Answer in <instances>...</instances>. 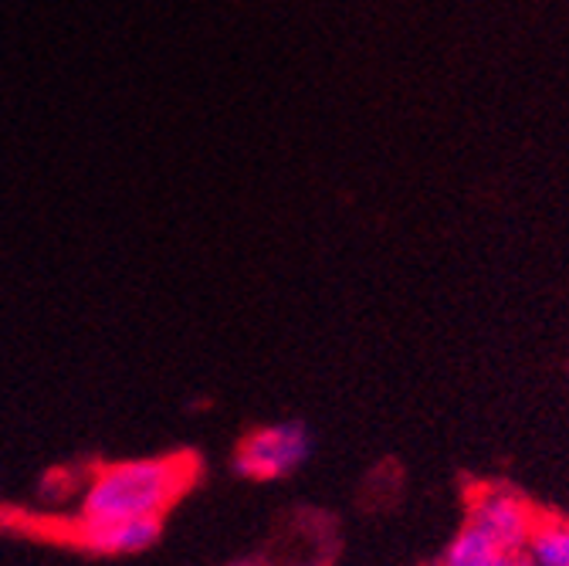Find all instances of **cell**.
I'll return each mask as SVG.
<instances>
[{
	"label": "cell",
	"mask_w": 569,
	"mask_h": 566,
	"mask_svg": "<svg viewBox=\"0 0 569 566\" xmlns=\"http://www.w3.org/2000/svg\"><path fill=\"white\" fill-rule=\"evenodd\" d=\"M193 475H197L193 455H157V458L109 465L89 481L76 526L147 519V516L163 519V513L190 488Z\"/></svg>",
	"instance_id": "6da1fadb"
},
{
	"label": "cell",
	"mask_w": 569,
	"mask_h": 566,
	"mask_svg": "<svg viewBox=\"0 0 569 566\" xmlns=\"http://www.w3.org/2000/svg\"><path fill=\"white\" fill-rule=\"evenodd\" d=\"M312 458V431L302 420H274L251 431L234 451V471L254 481H274Z\"/></svg>",
	"instance_id": "3957f363"
},
{
	"label": "cell",
	"mask_w": 569,
	"mask_h": 566,
	"mask_svg": "<svg viewBox=\"0 0 569 566\" xmlns=\"http://www.w3.org/2000/svg\"><path fill=\"white\" fill-rule=\"evenodd\" d=\"M475 529H481L488 539H495L506 553L522 556L536 523L539 509L526 499L516 485L506 481H481L468 491V516Z\"/></svg>",
	"instance_id": "7a4b0ae2"
},
{
	"label": "cell",
	"mask_w": 569,
	"mask_h": 566,
	"mask_svg": "<svg viewBox=\"0 0 569 566\" xmlns=\"http://www.w3.org/2000/svg\"><path fill=\"white\" fill-rule=\"evenodd\" d=\"M509 566H532V563H529V559H526V556H516V559H512V563H509Z\"/></svg>",
	"instance_id": "52a82bcc"
},
{
	"label": "cell",
	"mask_w": 569,
	"mask_h": 566,
	"mask_svg": "<svg viewBox=\"0 0 569 566\" xmlns=\"http://www.w3.org/2000/svg\"><path fill=\"white\" fill-rule=\"evenodd\" d=\"M163 533V519L160 516H147V519H119V523H99V526H76L71 539H76L82 549L102 553V556H129V553H142L150 549Z\"/></svg>",
	"instance_id": "277c9868"
},
{
	"label": "cell",
	"mask_w": 569,
	"mask_h": 566,
	"mask_svg": "<svg viewBox=\"0 0 569 566\" xmlns=\"http://www.w3.org/2000/svg\"><path fill=\"white\" fill-rule=\"evenodd\" d=\"M512 559H516L512 553H506L481 529H475L471 523H461L458 536L448 543L441 556V566H509Z\"/></svg>",
	"instance_id": "5b68a950"
},
{
	"label": "cell",
	"mask_w": 569,
	"mask_h": 566,
	"mask_svg": "<svg viewBox=\"0 0 569 566\" xmlns=\"http://www.w3.org/2000/svg\"><path fill=\"white\" fill-rule=\"evenodd\" d=\"M532 566H569V516L539 513V523L522 549Z\"/></svg>",
	"instance_id": "8992f818"
},
{
	"label": "cell",
	"mask_w": 569,
	"mask_h": 566,
	"mask_svg": "<svg viewBox=\"0 0 569 566\" xmlns=\"http://www.w3.org/2000/svg\"><path fill=\"white\" fill-rule=\"evenodd\" d=\"M228 566H261V563H251V559H241V563H228Z\"/></svg>",
	"instance_id": "ba28073f"
}]
</instances>
